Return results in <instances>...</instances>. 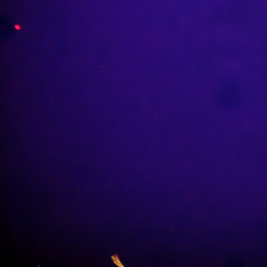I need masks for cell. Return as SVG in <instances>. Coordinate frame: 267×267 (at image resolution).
Here are the masks:
<instances>
[{
  "mask_svg": "<svg viewBox=\"0 0 267 267\" xmlns=\"http://www.w3.org/2000/svg\"><path fill=\"white\" fill-rule=\"evenodd\" d=\"M111 259L112 260L113 262L115 265H116L118 267H124L125 266L121 262L120 258H119L118 254L116 253L112 255L111 257Z\"/></svg>",
  "mask_w": 267,
  "mask_h": 267,
  "instance_id": "1",
  "label": "cell"
},
{
  "mask_svg": "<svg viewBox=\"0 0 267 267\" xmlns=\"http://www.w3.org/2000/svg\"><path fill=\"white\" fill-rule=\"evenodd\" d=\"M15 27L17 30H19V29H20V27H19V26H18V25H16V26H15Z\"/></svg>",
  "mask_w": 267,
  "mask_h": 267,
  "instance_id": "2",
  "label": "cell"
}]
</instances>
